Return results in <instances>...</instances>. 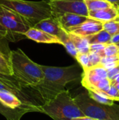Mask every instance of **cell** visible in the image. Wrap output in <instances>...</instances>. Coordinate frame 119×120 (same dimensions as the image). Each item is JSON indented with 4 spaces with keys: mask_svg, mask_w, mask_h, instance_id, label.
<instances>
[{
    "mask_svg": "<svg viewBox=\"0 0 119 120\" xmlns=\"http://www.w3.org/2000/svg\"><path fill=\"white\" fill-rule=\"evenodd\" d=\"M43 72V80L37 85L30 87L35 97L44 104L65 90L67 84L81 77L82 73L77 65L67 67H53L41 65ZM41 104V105H42Z\"/></svg>",
    "mask_w": 119,
    "mask_h": 120,
    "instance_id": "obj_1",
    "label": "cell"
},
{
    "mask_svg": "<svg viewBox=\"0 0 119 120\" xmlns=\"http://www.w3.org/2000/svg\"><path fill=\"white\" fill-rule=\"evenodd\" d=\"M8 59L12 75L24 89L36 86L43 80V72L41 65L32 60L21 49L11 51Z\"/></svg>",
    "mask_w": 119,
    "mask_h": 120,
    "instance_id": "obj_2",
    "label": "cell"
},
{
    "mask_svg": "<svg viewBox=\"0 0 119 120\" xmlns=\"http://www.w3.org/2000/svg\"><path fill=\"white\" fill-rule=\"evenodd\" d=\"M0 4L20 15L31 27L39 21L52 16L49 2L46 0H0Z\"/></svg>",
    "mask_w": 119,
    "mask_h": 120,
    "instance_id": "obj_3",
    "label": "cell"
},
{
    "mask_svg": "<svg viewBox=\"0 0 119 120\" xmlns=\"http://www.w3.org/2000/svg\"><path fill=\"white\" fill-rule=\"evenodd\" d=\"M40 108L41 113L47 115L53 120H71L85 116L67 89L61 91L50 101L40 105Z\"/></svg>",
    "mask_w": 119,
    "mask_h": 120,
    "instance_id": "obj_4",
    "label": "cell"
},
{
    "mask_svg": "<svg viewBox=\"0 0 119 120\" xmlns=\"http://www.w3.org/2000/svg\"><path fill=\"white\" fill-rule=\"evenodd\" d=\"M74 100L85 116L97 120H119V105L99 103L92 99L87 92H82Z\"/></svg>",
    "mask_w": 119,
    "mask_h": 120,
    "instance_id": "obj_5",
    "label": "cell"
},
{
    "mask_svg": "<svg viewBox=\"0 0 119 120\" xmlns=\"http://www.w3.org/2000/svg\"><path fill=\"white\" fill-rule=\"evenodd\" d=\"M0 24L7 30L8 41H17L16 37L25 36L31 27L26 20L13 10L0 4Z\"/></svg>",
    "mask_w": 119,
    "mask_h": 120,
    "instance_id": "obj_6",
    "label": "cell"
},
{
    "mask_svg": "<svg viewBox=\"0 0 119 120\" xmlns=\"http://www.w3.org/2000/svg\"><path fill=\"white\" fill-rule=\"evenodd\" d=\"M52 16H58L66 13H75L88 17V10L84 0H49Z\"/></svg>",
    "mask_w": 119,
    "mask_h": 120,
    "instance_id": "obj_7",
    "label": "cell"
},
{
    "mask_svg": "<svg viewBox=\"0 0 119 120\" xmlns=\"http://www.w3.org/2000/svg\"><path fill=\"white\" fill-rule=\"evenodd\" d=\"M107 77V70L102 65L90 67L83 71L81 84L87 89H90L100 81Z\"/></svg>",
    "mask_w": 119,
    "mask_h": 120,
    "instance_id": "obj_8",
    "label": "cell"
},
{
    "mask_svg": "<svg viewBox=\"0 0 119 120\" xmlns=\"http://www.w3.org/2000/svg\"><path fill=\"white\" fill-rule=\"evenodd\" d=\"M0 83L7 86L12 93L15 94L25 103L31 105H37L32 101V98H31V97L27 93L24 92V88L13 76L4 75L0 72Z\"/></svg>",
    "mask_w": 119,
    "mask_h": 120,
    "instance_id": "obj_9",
    "label": "cell"
},
{
    "mask_svg": "<svg viewBox=\"0 0 119 120\" xmlns=\"http://www.w3.org/2000/svg\"><path fill=\"white\" fill-rule=\"evenodd\" d=\"M102 30H103V23L102 22L88 18L83 22L70 28L67 32L80 37H86L94 34Z\"/></svg>",
    "mask_w": 119,
    "mask_h": 120,
    "instance_id": "obj_10",
    "label": "cell"
},
{
    "mask_svg": "<svg viewBox=\"0 0 119 120\" xmlns=\"http://www.w3.org/2000/svg\"><path fill=\"white\" fill-rule=\"evenodd\" d=\"M25 36L34 41L43 44H58L62 45V42L58 37L48 34L43 30L30 27L25 33Z\"/></svg>",
    "mask_w": 119,
    "mask_h": 120,
    "instance_id": "obj_11",
    "label": "cell"
},
{
    "mask_svg": "<svg viewBox=\"0 0 119 120\" xmlns=\"http://www.w3.org/2000/svg\"><path fill=\"white\" fill-rule=\"evenodd\" d=\"M88 18L103 22H109L119 18V5L106 8L104 9L89 11Z\"/></svg>",
    "mask_w": 119,
    "mask_h": 120,
    "instance_id": "obj_12",
    "label": "cell"
},
{
    "mask_svg": "<svg viewBox=\"0 0 119 120\" xmlns=\"http://www.w3.org/2000/svg\"><path fill=\"white\" fill-rule=\"evenodd\" d=\"M88 17L75 13H66L55 18L58 20L61 27L67 32L70 28L77 26L83 22L88 19Z\"/></svg>",
    "mask_w": 119,
    "mask_h": 120,
    "instance_id": "obj_13",
    "label": "cell"
},
{
    "mask_svg": "<svg viewBox=\"0 0 119 120\" xmlns=\"http://www.w3.org/2000/svg\"><path fill=\"white\" fill-rule=\"evenodd\" d=\"M33 27L43 30L58 37L62 30V27L60 25L58 20L53 16H50L39 21Z\"/></svg>",
    "mask_w": 119,
    "mask_h": 120,
    "instance_id": "obj_14",
    "label": "cell"
},
{
    "mask_svg": "<svg viewBox=\"0 0 119 120\" xmlns=\"http://www.w3.org/2000/svg\"><path fill=\"white\" fill-rule=\"evenodd\" d=\"M32 112H35V110L32 108H22L19 109H11L4 106L0 103V114L7 120H20L24 115Z\"/></svg>",
    "mask_w": 119,
    "mask_h": 120,
    "instance_id": "obj_15",
    "label": "cell"
},
{
    "mask_svg": "<svg viewBox=\"0 0 119 120\" xmlns=\"http://www.w3.org/2000/svg\"><path fill=\"white\" fill-rule=\"evenodd\" d=\"M69 37L75 46L78 53H88L90 52V43L88 42L86 37H80L79 35L69 32Z\"/></svg>",
    "mask_w": 119,
    "mask_h": 120,
    "instance_id": "obj_16",
    "label": "cell"
},
{
    "mask_svg": "<svg viewBox=\"0 0 119 120\" xmlns=\"http://www.w3.org/2000/svg\"><path fill=\"white\" fill-rule=\"evenodd\" d=\"M58 38L61 41L62 45L64 46L66 49L67 53H69L73 58H75L76 55L78 54V51L69 37V32L62 28L61 32L58 35Z\"/></svg>",
    "mask_w": 119,
    "mask_h": 120,
    "instance_id": "obj_17",
    "label": "cell"
},
{
    "mask_svg": "<svg viewBox=\"0 0 119 120\" xmlns=\"http://www.w3.org/2000/svg\"><path fill=\"white\" fill-rule=\"evenodd\" d=\"M112 37V36L110 34H109L107 32H106L104 30H102L94 34L86 37V39H88L90 44H96V43L108 44L110 43Z\"/></svg>",
    "mask_w": 119,
    "mask_h": 120,
    "instance_id": "obj_18",
    "label": "cell"
},
{
    "mask_svg": "<svg viewBox=\"0 0 119 120\" xmlns=\"http://www.w3.org/2000/svg\"><path fill=\"white\" fill-rule=\"evenodd\" d=\"M87 8L89 11H95L114 6L105 0H84Z\"/></svg>",
    "mask_w": 119,
    "mask_h": 120,
    "instance_id": "obj_19",
    "label": "cell"
},
{
    "mask_svg": "<svg viewBox=\"0 0 119 120\" xmlns=\"http://www.w3.org/2000/svg\"><path fill=\"white\" fill-rule=\"evenodd\" d=\"M103 30L112 36L119 32V18L103 22Z\"/></svg>",
    "mask_w": 119,
    "mask_h": 120,
    "instance_id": "obj_20",
    "label": "cell"
},
{
    "mask_svg": "<svg viewBox=\"0 0 119 120\" xmlns=\"http://www.w3.org/2000/svg\"><path fill=\"white\" fill-rule=\"evenodd\" d=\"M87 91H88L89 96L92 99H93L95 101H96L99 103L105 104V105H112L114 104V101L111 99L107 98H105L93 91H90V90H87Z\"/></svg>",
    "mask_w": 119,
    "mask_h": 120,
    "instance_id": "obj_21",
    "label": "cell"
},
{
    "mask_svg": "<svg viewBox=\"0 0 119 120\" xmlns=\"http://www.w3.org/2000/svg\"><path fill=\"white\" fill-rule=\"evenodd\" d=\"M111 85H112L111 80L107 77V78L103 79L101 81H100L95 86H94L93 88H91L90 89H88V90L93 91H104V92L107 93L108 91V90L109 89Z\"/></svg>",
    "mask_w": 119,
    "mask_h": 120,
    "instance_id": "obj_22",
    "label": "cell"
},
{
    "mask_svg": "<svg viewBox=\"0 0 119 120\" xmlns=\"http://www.w3.org/2000/svg\"><path fill=\"white\" fill-rule=\"evenodd\" d=\"M75 59L78 61L79 65L83 68V70L90 68V60L88 53H78Z\"/></svg>",
    "mask_w": 119,
    "mask_h": 120,
    "instance_id": "obj_23",
    "label": "cell"
},
{
    "mask_svg": "<svg viewBox=\"0 0 119 120\" xmlns=\"http://www.w3.org/2000/svg\"><path fill=\"white\" fill-rule=\"evenodd\" d=\"M104 57L105 56H112L119 54V46L112 43H108L107 44L105 49L103 50Z\"/></svg>",
    "mask_w": 119,
    "mask_h": 120,
    "instance_id": "obj_24",
    "label": "cell"
},
{
    "mask_svg": "<svg viewBox=\"0 0 119 120\" xmlns=\"http://www.w3.org/2000/svg\"><path fill=\"white\" fill-rule=\"evenodd\" d=\"M88 56H89L90 68V67H94V66L100 65L102 58L104 57V53H103V51L100 52V53L89 52Z\"/></svg>",
    "mask_w": 119,
    "mask_h": 120,
    "instance_id": "obj_25",
    "label": "cell"
},
{
    "mask_svg": "<svg viewBox=\"0 0 119 120\" xmlns=\"http://www.w3.org/2000/svg\"><path fill=\"white\" fill-rule=\"evenodd\" d=\"M107 94L109 99L114 101H119V92L114 84L111 85L109 89L107 92Z\"/></svg>",
    "mask_w": 119,
    "mask_h": 120,
    "instance_id": "obj_26",
    "label": "cell"
},
{
    "mask_svg": "<svg viewBox=\"0 0 119 120\" xmlns=\"http://www.w3.org/2000/svg\"><path fill=\"white\" fill-rule=\"evenodd\" d=\"M107 44H92L90 45V52H94V53H100L103 51L106 46Z\"/></svg>",
    "mask_w": 119,
    "mask_h": 120,
    "instance_id": "obj_27",
    "label": "cell"
},
{
    "mask_svg": "<svg viewBox=\"0 0 119 120\" xmlns=\"http://www.w3.org/2000/svg\"><path fill=\"white\" fill-rule=\"evenodd\" d=\"M119 72V65L116 67L107 71V78L111 81L114 78V77Z\"/></svg>",
    "mask_w": 119,
    "mask_h": 120,
    "instance_id": "obj_28",
    "label": "cell"
},
{
    "mask_svg": "<svg viewBox=\"0 0 119 120\" xmlns=\"http://www.w3.org/2000/svg\"><path fill=\"white\" fill-rule=\"evenodd\" d=\"M6 39L8 40V34L7 30L0 24V39Z\"/></svg>",
    "mask_w": 119,
    "mask_h": 120,
    "instance_id": "obj_29",
    "label": "cell"
},
{
    "mask_svg": "<svg viewBox=\"0 0 119 120\" xmlns=\"http://www.w3.org/2000/svg\"><path fill=\"white\" fill-rule=\"evenodd\" d=\"M110 43L115 44H119V32L117 33V34H114V35H113L112 37Z\"/></svg>",
    "mask_w": 119,
    "mask_h": 120,
    "instance_id": "obj_30",
    "label": "cell"
},
{
    "mask_svg": "<svg viewBox=\"0 0 119 120\" xmlns=\"http://www.w3.org/2000/svg\"><path fill=\"white\" fill-rule=\"evenodd\" d=\"M71 120H97L93 119V118H91V117H87V116H82V117H74L73 119H72Z\"/></svg>",
    "mask_w": 119,
    "mask_h": 120,
    "instance_id": "obj_31",
    "label": "cell"
},
{
    "mask_svg": "<svg viewBox=\"0 0 119 120\" xmlns=\"http://www.w3.org/2000/svg\"><path fill=\"white\" fill-rule=\"evenodd\" d=\"M111 82H112V84H114V83H116V82H119V72L114 77V78Z\"/></svg>",
    "mask_w": 119,
    "mask_h": 120,
    "instance_id": "obj_32",
    "label": "cell"
},
{
    "mask_svg": "<svg viewBox=\"0 0 119 120\" xmlns=\"http://www.w3.org/2000/svg\"><path fill=\"white\" fill-rule=\"evenodd\" d=\"M107 2L112 4H114V5H119V0H105Z\"/></svg>",
    "mask_w": 119,
    "mask_h": 120,
    "instance_id": "obj_33",
    "label": "cell"
},
{
    "mask_svg": "<svg viewBox=\"0 0 119 120\" xmlns=\"http://www.w3.org/2000/svg\"><path fill=\"white\" fill-rule=\"evenodd\" d=\"M114 84L115 86V87L116 88V89L119 91V82H116V83H114V84Z\"/></svg>",
    "mask_w": 119,
    "mask_h": 120,
    "instance_id": "obj_34",
    "label": "cell"
},
{
    "mask_svg": "<svg viewBox=\"0 0 119 120\" xmlns=\"http://www.w3.org/2000/svg\"><path fill=\"white\" fill-rule=\"evenodd\" d=\"M116 45H117V46H119V44H116Z\"/></svg>",
    "mask_w": 119,
    "mask_h": 120,
    "instance_id": "obj_35",
    "label": "cell"
}]
</instances>
